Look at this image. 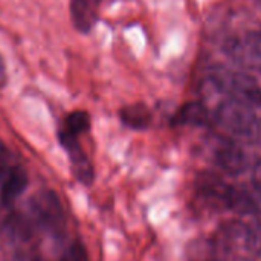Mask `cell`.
<instances>
[{
	"label": "cell",
	"instance_id": "6da1fadb",
	"mask_svg": "<svg viewBox=\"0 0 261 261\" xmlns=\"http://www.w3.org/2000/svg\"><path fill=\"white\" fill-rule=\"evenodd\" d=\"M92 128V116L87 110L76 109L64 115L57 130V139L66 151L75 177L89 185L93 180V165L81 145V138Z\"/></svg>",
	"mask_w": 261,
	"mask_h": 261
},
{
	"label": "cell",
	"instance_id": "7a4b0ae2",
	"mask_svg": "<svg viewBox=\"0 0 261 261\" xmlns=\"http://www.w3.org/2000/svg\"><path fill=\"white\" fill-rule=\"evenodd\" d=\"M213 119L232 139L261 147V116L255 107L226 98L214 110Z\"/></svg>",
	"mask_w": 261,
	"mask_h": 261
},
{
	"label": "cell",
	"instance_id": "3957f363",
	"mask_svg": "<svg viewBox=\"0 0 261 261\" xmlns=\"http://www.w3.org/2000/svg\"><path fill=\"white\" fill-rule=\"evenodd\" d=\"M208 80L213 87L226 98L251 107H261V84L246 70L213 66L208 69Z\"/></svg>",
	"mask_w": 261,
	"mask_h": 261
},
{
	"label": "cell",
	"instance_id": "277c9868",
	"mask_svg": "<svg viewBox=\"0 0 261 261\" xmlns=\"http://www.w3.org/2000/svg\"><path fill=\"white\" fill-rule=\"evenodd\" d=\"M196 185L199 194L214 203V206L231 210L240 216H249L257 213V205L246 191L229 185L226 180H223L214 173L205 171L199 174Z\"/></svg>",
	"mask_w": 261,
	"mask_h": 261
},
{
	"label": "cell",
	"instance_id": "5b68a950",
	"mask_svg": "<svg viewBox=\"0 0 261 261\" xmlns=\"http://www.w3.org/2000/svg\"><path fill=\"white\" fill-rule=\"evenodd\" d=\"M223 52L245 70L261 73V28L229 37L223 44Z\"/></svg>",
	"mask_w": 261,
	"mask_h": 261
},
{
	"label": "cell",
	"instance_id": "8992f818",
	"mask_svg": "<svg viewBox=\"0 0 261 261\" xmlns=\"http://www.w3.org/2000/svg\"><path fill=\"white\" fill-rule=\"evenodd\" d=\"M210 151L214 164L226 174L239 176L249 168V159L246 153L232 138L214 136Z\"/></svg>",
	"mask_w": 261,
	"mask_h": 261
},
{
	"label": "cell",
	"instance_id": "52a82bcc",
	"mask_svg": "<svg viewBox=\"0 0 261 261\" xmlns=\"http://www.w3.org/2000/svg\"><path fill=\"white\" fill-rule=\"evenodd\" d=\"M104 0H69V17L72 28L81 34L89 35L99 21L101 6Z\"/></svg>",
	"mask_w": 261,
	"mask_h": 261
},
{
	"label": "cell",
	"instance_id": "ba28073f",
	"mask_svg": "<svg viewBox=\"0 0 261 261\" xmlns=\"http://www.w3.org/2000/svg\"><path fill=\"white\" fill-rule=\"evenodd\" d=\"M211 121L214 122L213 113L200 101H191L184 104L171 119L174 125H190V127H205Z\"/></svg>",
	"mask_w": 261,
	"mask_h": 261
},
{
	"label": "cell",
	"instance_id": "9c48e42d",
	"mask_svg": "<svg viewBox=\"0 0 261 261\" xmlns=\"http://www.w3.org/2000/svg\"><path fill=\"white\" fill-rule=\"evenodd\" d=\"M119 121L132 130H147L153 122V112L145 102H132L119 109Z\"/></svg>",
	"mask_w": 261,
	"mask_h": 261
},
{
	"label": "cell",
	"instance_id": "30bf717a",
	"mask_svg": "<svg viewBox=\"0 0 261 261\" xmlns=\"http://www.w3.org/2000/svg\"><path fill=\"white\" fill-rule=\"evenodd\" d=\"M28 185L26 171L20 165H11L6 168L0 180V196L3 202H11L17 199Z\"/></svg>",
	"mask_w": 261,
	"mask_h": 261
},
{
	"label": "cell",
	"instance_id": "8fae6325",
	"mask_svg": "<svg viewBox=\"0 0 261 261\" xmlns=\"http://www.w3.org/2000/svg\"><path fill=\"white\" fill-rule=\"evenodd\" d=\"M58 261H89V257L81 243H73L63 252Z\"/></svg>",
	"mask_w": 261,
	"mask_h": 261
},
{
	"label": "cell",
	"instance_id": "7c38bea8",
	"mask_svg": "<svg viewBox=\"0 0 261 261\" xmlns=\"http://www.w3.org/2000/svg\"><path fill=\"white\" fill-rule=\"evenodd\" d=\"M8 84V69H6V63L0 54V90H3Z\"/></svg>",
	"mask_w": 261,
	"mask_h": 261
}]
</instances>
